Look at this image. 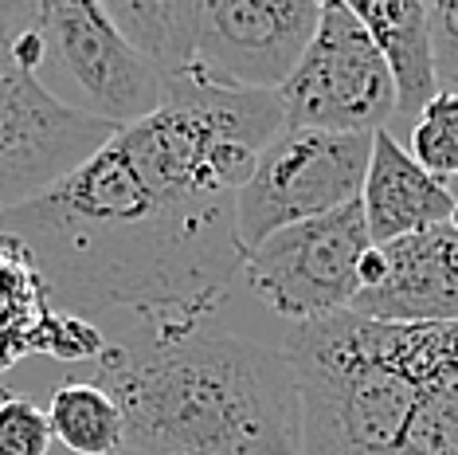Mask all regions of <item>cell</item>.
Wrapping results in <instances>:
<instances>
[{"instance_id": "1", "label": "cell", "mask_w": 458, "mask_h": 455, "mask_svg": "<svg viewBox=\"0 0 458 455\" xmlns=\"http://www.w3.org/2000/svg\"><path fill=\"white\" fill-rule=\"evenodd\" d=\"M275 90L169 82L157 114L114 130L47 193L0 216L51 306L130 330L208 322L235 275V196L283 130Z\"/></svg>"}, {"instance_id": "2", "label": "cell", "mask_w": 458, "mask_h": 455, "mask_svg": "<svg viewBox=\"0 0 458 455\" xmlns=\"http://www.w3.org/2000/svg\"><path fill=\"white\" fill-rule=\"evenodd\" d=\"M98 389L133 455H298L301 412L283 346L212 322L126 330L98 354Z\"/></svg>"}, {"instance_id": "3", "label": "cell", "mask_w": 458, "mask_h": 455, "mask_svg": "<svg viewBox=\"0 0 458 455\" xmlns=\"http://www.w3.org/2000/svg\"><path fill=\"white\" fill-rule=\"evenodd\" d=\"M431 346L435 326H388L352 310L290 330L298 455H400Z\"/></svg>"}, {"instance_id": "4", "label": "cell", "mask_w": 458, "mask_h": 455, "mask_svg": "<svg viewBox=\"0 0 458 455\" xmlns=\"http://www.w3.org/2000/svg\"><path fill=\"white\" fill-rule=\"evenodd\" d=\"M169 82L278 90L318 32L314 0H102Z\"/></svg>"}, {"instance_id": "5", "label": "cell", "mask_w": 458, "mask_h": 455, "mask_svg": "<svg viewBox=\"0 0 458 455\" xmlns=\"http://www.w3.org/2000/svg\"><path fill=\"white\" fill-rule=\"evenodd\" d=\"M24 28H0L32 67L39 87L67 110L110 130L133 126L165 107L169 87L161 71L114 28L102 4L39 0L20 8Z\"/></svg>"}, {"instance_id": "6", "label": "cell", "mask_w": 458, "mask_h": 455, "mask_svg": "<svg viewBox=\"0 0 458 455\" xmlns=\"http://www.w3.org/2000/svg\"><path fill=\"white\" fill-rule=\"evenodd\" d=\"M372 133H326L283 126L259 153L235 196V236L243 255L290 224L318 220L360 201Z\"/></svg>"}, {"instance_id": "7", "label": "cell", "mask_w": 458, "mask_h": 455, "mask_svg": "<svg viewBox=\"0 0 458 455\" xmlns=\"http://www.w3.org/2000/svg\"><path fill=\"white\" fill-rule=\"evenodd\" d=\"M290 130L377 133L395 114V82L345 0H326L298 67L275 90Z\"/></svg>"}, {"instance_id": "8", "label": "cell", "mask_w": 458, "mask_h": 455, "mask_svg": "<svg viewBox=\"0 0 458 455\" xmlns=\"http://www.w3.org/2000/svg\"><path fill=\"white\" fill-rule=\"evenodd\" d=\"M360 201L290 224L243 255V279L270 314L294 326L345 314L360 295V260L369 255Z\"/></svg>"}, {"instance_id": "9", "label": "cell", "mask_w": 458, "mask_h": 455, "mask_svg": "<svg viewBox=\"0 0 458 455\" xmlns=\"http://www.w3.org/2000/svg\"><path fill=\"white\" fill-rule=\"evenodd\" d=\"M110 133L51 99L0 28V216L47 193Z\"/></svg>"}, {"instance_id": "10", "label": "cell", "mask_w": 458, "mask_h": 455, "mask_svg": "<svg viewBox=\"0 0 458 455\" xmlns=\"http://www.w3.org/2000/svg\"><path fill=\"white\" fill-rule=\"evenodd\" d=\"M352 314L388 326L458 322V228L439 224L369 247L360 260V295Z\"/></svg>"}, {"instance_id": "11", "label": "cell", "mask_w": 458, "mask_h": 455, "mask_svg": "<svg viewBox=\"0 0 458 455\" xmlns=\"http://www.w3.org/2000/svg\"><path fill=\"white\" fill-rule=\"evenodd\" d=\"M360 212L372 247L451 224L454 189L423 169L388 130L372 133V158L360 189Z\"/></svg>"}, {"instance_id": "12", "label": "cell", "mask_w": 458, "mask_h": 455, "mask_svg": "<svg viewBox=\"0 0 458 455\" xmlns=\"http://www.w3.org/2000/svg\"><path fill=\"white\" fill-rule=\"evenodd\" d=\"M352 16L372 36L384 67L395 82V114L415 118L427 102L439 95L431 47V16L420 0H352Z\"/></svg>"}, {"instance_id": "13", "label": "cell", "mask_w": 458, "mask_h": 455, "mask_svg": "<svg viewBox=\"0 0 458 455\" xmlns=\"http://www.w3.org/2000/svg\"><path fill=\"white\" fill-rule=\"evenodd\" d=\"M47 314L51 298L28 247L0 232V373L28 354H39Z\"/></svg>"}, {"instance_id": "14", "label": "cell", "mask_w": 458, "mask_h": 455, "mask_svg": "<svg viewBox=\"0 0 458 455\" xmlns=\"http://www.w3.org/2000/svg\"><path fill=\"white\" fill-rule=\"evenodd\" d=\"M400 455H458V322L435 326L420 405L403 432Z\"/></svg>"}, {"instance_id": "15", "label": "cell", "mask_w": 458, "mask_h": 455, "mask_svg": "<svg viewBox=\"0 0 458 455\" xmlns=\"http://www.w3.org/2000/svg\"><path fill=\"white\" fill-rule=\"evenodd\" d=\"M55 440L75 455H118L126 451V420L114 397L98 385H59L47 405Z\"/></svg>"}, {"instance_id": "16", "label": "cell", "mask_w": 458, "mask_h": 455, "mask_svg": "<svg viewBox=\"0 0 458 455\" xmlns=\"http://www.w3.org/2000/svg\"><path fill=\"white\" fill-rule=\"evenodd\" d=\"M408 153L431 177L458 181V95L439 90L427 107L411 118V146Z\"/></svg>"}, {"instance_id": "17", "label": "cell", "mask_w": 458, "mask_h": 455, "mask_svg": "<svg viewBox=\"0 0 458 455\" xmlns=\"http://www.w3.org/2000/svg\"><path fill=\"white\" fill-rule=\"evenodd\" d=\"M51 443L47 408L28 397H0V455H47Z\"/></svg>"}, {"instance_id": "18", "label": "cell", "mask_w": 458, "mask_h": 455, "mask_svg": "<svg viewBox=\"0 0 458 455\" xmlns=\"http://www.w3.org/2000/svg\"><path fill=\"white\" fill-rule=\"evenodd\" d=\"M427 16H431V47H435L439 87L458 95V0L427 4Z\"/></svg>"}, {"instance_id": "19", "label": "cell", "mask_w": 458, "mask_h": 455, "mask_svg": "<svg viewBox=\"0 0 458 455\" xmlns=\"http://www.w3.org/2000/svg\"><path fill=\"white\" fill-rule=\"evenodd\" d=\"M451 224L458 228V185H454V212H451Z\"/></svg>"}]
</instances>
